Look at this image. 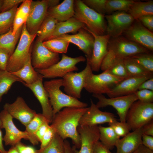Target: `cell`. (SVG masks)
Here are the masks:
<instances>
[{
    "label": "cell",
    "mask_w": 153,
    "mask_h": 153,
    "mask_svg": "<svg viewBox=\"0 0 153 153\" xmlns=\"http://www.w3.org/2000/svg\"><path fill=\"white\" fill-rule=\"evenodd\" d=\"M88 108H64L55 115L50 125L63 140L70 138L77 149L80 148L81 146L77 128L81 117Z\"/></svg>",
    "instance_id": "cell-1"
},
{
    "label": "cell",
    "mask_w": 153,
    "mask_h": 153,
    "mask_svg": "<svg viewBox=\"0 0 153 153\" xmlns=\"http://www.w3.org/2000/svg\"><path fill=\"white\" fill-rule=\"evenodd\" d=\"M52 106L53 117L62 108L67 107L86 108L88 104L63 93L60 89L63 86L62 78L53 79L44 82Z\"/></svg>",
    "instance_id": "cell-2"
},
{
    "label": "cell",
    "mask_w": 153,
    "mask_h": 153,
    "mask_svg": "<svg viewBox=\"0 0 153 153\" xmlns=\"http://www.w3.org/2000/svg\"><path fill=\"white\" fill-rule=\"evenodd\" d=\"M73 17L94 34L99 35L105 34L106 27L105 15L90 8L82 0H74Z\"/></svg>",
    "instance_id": "cell-3"
},
{
    "label": "cell",
    "mask_w": 153,
    "mask_h": 153,
    "mask_svg": "<svg viewBox=\"0 0 153 153\" xmlns=\"http://www.w3.org/2000/svg\"><path fill=\"white\" fill-rule=\"evenodd\" d=\"M37 36V34L31 35L29 33L25 23L17 46L8 61L6 70L14 72L24 65L31 55V46Z\"/></svg>",
    "instance_id": "cell-4"
},
{
    "label": "cell",
    "mask_w": 153,
    "mask_h": 153,
    "mask_svg": "<svg viewBox=\"0 0 153 153\" xmlns=\"http://www.w3.org/2000/svg\"><path fill=\"white\" fill-rule=\"evenodd\" d=\"M153 119V103L137 100L131 105L126 117V122L132 131L148 124Z\"/></svg>",
    "instance_id": "cell-5"
},
{
    "label": "cell",
    "mask_w": 153,
    "mask_h": 153,
    "mask_svg": "<svg viewBox=\"0 0 153 153\" xmlns=\"http://www.w3.org/2000/svg\"><path fill=\"white\" fill-rule=\"evenodd\" d=\"M124 79L114 76L107 71L97 75L94 74L92 71L86 78L84 88L92 94H107Z\"/></svg>",
    "instance_id": "cell-6"
},
{
    "label": "cell",
    "mask_w": 153,
    "mask_h": 153,
    "mask_svg": "<svg viewBox=\"0 0 153 153\" xmlns=\"http://www.w3.org/2000/svg\"><path fill=\"white\" fill-rule=\"evenodd\" d=\"M107 50L111 52L117 58L122 59L139 53L150 52L141 46L121 36L110 38Z\"/></svg>",
    "instance_id": "cell-7"
},
{
    "label": "cell",
    "mask_w": 153,
    "mask_h": 153,
    "mask_svg": "<svg viewBox=\"0 0 153 153\" xmlns=\"http://www.w3.org/2000/svg\"><path fill=\"white\" fill-rule=\"evenodd\" d=\"M86 60V58L82 56L73 58L62 54L61 60L49 67L44 69L35 70L43 78H62L68 73L78 70L76 65Z\"/></svg>",
    "instance_id": "cell-8"
},
{
    "label": "cell",
    "mask_w": 153,
    "mask_h": 153,
    "mask_svg": "<svg viewBox=\"0 0 153 153\" xmlns=\"http://www.w3.org/2000/svg\"><path fill=\"white\" fill-rule=\"evenodd\" d=\"M92 96L98 101L96 104L99 109L107 106H111L116 110L120 121L126 122V117L128 111L131 105L138 99L135 94L112 98H106L102 94H93Z\"/></svg>",
    "instance_id": "cell-9"
},
{
    "label": "cell",
    "mask_w": 153,
    "mask_h": 153,
    "mask_svg": "<svg viewBox=\"0 0 153 153\" xmlns=\"http://www.w3.org/2000/svg\"><path fill=\"white\" fill-rule=\"evenodd\" d=\"M86 66L82 71L78 73L74 71L68 73L62 78V86L66 94L77 99L81 97L86 78L92 71L88 60H86Z\"/></svg>",
    "instance_id": "cell-10"
},
{
    "label": "cell",
    "mask_w": 153,
    "mask_h": 153,
    "mask_svg": "<svg viewBox=\"0 0 153 153\" xmlns=\"http://www.w3.org/2000/svg\"><path fill=\"white\" fill-rule=\"evenodd\" d=\"M32 65L35 70L47 69L60 61L59 54L46 47L43 41L37 39L31 52Z\"/></svg>",
    "instance_id": "cell-11"
},
{
    "label": "cell",
    "mask_w": 153,
    "mask_h": 153,
    "mask_svg": "<svg viewBox=\"0 0 153 153\" xmlns=\"http://www.w3.org/2000/svg\"><path fill=\"white\" fill-rule=\"evenodd\" d=\"M107 21L106 32L110 37L121 36L130 26L135 19L128 13L117 11L106 15Z\"/></svg>",
    "instance_id": "cell-12"
},
{
    "label": "cell",
    "mask_w": 153,
    "mask_h": 153,
    "mask_svg": "<svg viewBox=\"0 0 153 153\" xmlns=\"http://www.w3.org/2000/svg\"><path fill=\"white\" fill-rule=\"evenodd\" d=\"M126 38L141 46L150 51L153 50V33L138 20H135L124 33Z\"/></svg>",
    "instance_id": "cell-13"
},
{
    "label": "cell",
    "mask_w": 153,
    "mask_h": 153,
    "mask_svg": "<svg viewBox=\"0 0 153 153\" xmlns=\"http://www.w3.org/2000/svg\"><path fill=\"white\" fill-rule=\"evenodd\" d=\"M13 118L4 109L0 112V119L2 124L3 128L5 130L3 141L6 146H14L20 142L22 139H28L27 132L19 130L14 124Z\"/></svg>",
    "instance_id": "cell-14"
},
{
    "label": "cell",
    "mask_w": 153,
    "mask_h": 153,
    "mask_svg": "<svg viewBox=\"0 0 153 153\" xmlns=\"http://www.w3.org/2000/svg\"><path fill=\"white\" fill-rule=\"evenodd\" d=\"M91 105L81 117L79 125L92 126L117 121L113 113L101 110L91 99Z\"/></svg>",
    "instance_id": "cell-15"
},
{
    "label": "cell",
    "mask_w": 153,
    "mask_h": 153,
    "mask_svg": "<svg viewBox=\"0 0 153 153\" xmlns=\"http://www.w3.org/2000/svg\"><path fill=\"white\" fill-rule=\"evenodd\" d=\"M48 8V0L32 1L26 22L27 29L30 34H37L46 16Z\"/></svg>",
    "instance_id": "cell-16"
},
{
    "label": "cell",
    "mask_w": 153,
    "mask_h": 153,
    "mask_svg": "<svg viewBox=\"0 0 153 153\" xmlns=\"http://www.w3.org/2000/svg\"><path fill=\"white\" fill-rule=\"evenodd\" d=\"M85 29L92 35L94 38L92 56L89 59H86L88 60L92 71L98 72L100 69L103 60L107 53V46L110 37L107 34L97 35L86 27Z\"/></svg>",
    "instance_id": "cell-17"
},
{
    "label": "cell",
    "mask_w": 153,
    "mask_h": 153,
    "mask_svg": "<svg viewBox=\"0 0 153 153\" xmlns=\"http://www.w3.org/2000/svg\"><path fill=\"white\" fill-rule=\"evenodd\" d=\"M85 28L80 29L76 34H64L55 39L66 41L75 45L85 54L86 58L89 59L92 52L94 38Z\"/></svg>",
    "instance_id": "cell-18"
},
{
    "label": "cell",
    "mask_w": 153,
    "mask_h": 153,
    "mask_svg": "<svg viewBox=\"0 0 153 153\" xmlns=\"http://www.w3.org/2000/svg\"><path fill=\"white\" fill-rule=\"evenodd\" d=\"M6 110L12 116L18 120L26 126L37 114L36 112L31 109L21 97H17L13 103H6L3 106Z\"/></svg>",
    "instance_id": "cell-19"
},
{
    "label": "cell",
    "mask_w": 153,
    "mask_h": 153,
    "mask_svg": "<svg viewBox=\"0 0 153 153\" xmlns=\"http://www.w3.org/2000/svg\"><path fill=\"white\" fill-rule=\"evenodd\" d=\"M42 77L35 82L30 84L22 83L33 92L42 107V114L47 122L51 123L53 118V109L48 94L45 88L43 83Z\"/></svg>",
    "instance_id": "cell-20"
},
{
    "label": "cell",
    "mask_w": 153,
    "mask_h": 153,
    "mask_svg": "<svg viewBox=\"0 0 153 153\" xmlns=\"http://www.w3.org/2000/svg\"><path fill=\"white\" fill-rule=\"evenodd\" d=\"M77 130L81 141L80 149L78 150L72 147L75 153H94V147L95 143L99 141V133L98 126H81L79 125Z\"/></svg>",
    "instance_id": "cell-21"
},
{
    "label": "cell",
    "mask_w": 153,
    "mask_h": 153,
    "mask_svg": "<svg viewBox=\"0 0 153 153\" xmlns=\"http://www.w3.org/2000/svg\"><path fill=\"white\" fill-rule=\"evenodd\" d=\"M153 75L143 76H129L124 79L110 90L107 94L109 98L134 94L141 84Z\"/></svg>",
    "instance_id": "cell-22"
},
{
    "label": "cell",
    "mask_w": 153,
    "mask_h": 153,
    "mask_svg": "<svg viewBox=\"0 0 153 153\" xmlns=\"http://www.w3.org/2000/svg\"><path fill=\"white\" fill-rule=\"evenodd\" d=\"M144 126L130 132L120 139L115 146L116 153H132L142 144V136L145 131Z\"/></svg>",
    "instance_id": "cell-23"
},
{
    "label": "cell",
    "mask_w": 153,
    "mask_h": 153,
    "mask_svg": "<svg viewBox=\"0 0 153 153\" xmlns=\"http://www.w3.org/2000/svg\"><path fill=\"white\" fill-rule=\"evenodd\" d=\"M74 14V0H64L57 5L48 8L46 15L59 22L65 21L73 17Z\"/></svg>",
    "instance_id": "cell-24"
},
{
    "label": "cell",
    "mask_w": 153,
    "mask_h": 153,
    "mask_svg": "<svg viewBox=\"0 0 153 153\" xmlns=\"http://www.w3.org/2000/svg\"><path fill=\"white\" fill-rule=\"evenodd\" d=\"M86 27L84 24L73 17L65 21L58 22L54 31L46 41L69 33L76 34L80 29Z\"/></svg>",
    "instance_id": "cell-25"
},
{
    "label": "cell",
    "mask_w": 153,
    "mask_h": 153,
    "mask_svg": "<svg viewBox=\"0 0 153 153\" xmlns=\"http://www.w3.org/2000/svg\"><path fill=\"white\" fill-rule=\"evenodd\" d=\"M11 72L27 84H33L42 77L33 67L31 63V55L21 68L15 72Z\"/></svg>",
    "instance_id": "cell-26"
},
{
    "label": "cell",
    "mask_w": 153,
    "mask_h": 153,
    "mask_svg": "<svg viewBox=\"0 0 153 153\" xmlns=\"http://www.w3.org/2000/svg\"><path fill=\"white\" fill-rule=\"evenodd\" d=\"M128 12L135 20L145 16L153 15V1H134Z\"/></svg>",
    "instance_id": "cell-27"
},
{
    "label": "cell",
    "mask_w": 153,
    "mask_h": 153,
    "mask_svg": "<svg viewBox=\"0 0 153 153\" xmlns=\"http://www.w3.org/2000/svg\"><path fill=\"white\" fill-rule=\"evenodd\" d=\"M23 26L15 35L12 34V28L6 33L0 35V48L7 51L10 56L14 52L16 44L20 38Z\"/></svg>",
    "instance_id": "cell-28"
},
{
    "label": "cell",
    "mask_w": 153,
    "mask_h": 153,
    "mask_svg": "<svg viewBox=\"0 0 153 153\" xmlns=\"http://www.w3.org/2000/svg\"><path fill=\"white\" fill-rule=\"evenodd\" d=\"M99 133V140L109 149L115 146L120 137L115 133L110 126L104 127L98 126Z\"/></svg>",
    "instance_id": "cell-29"
},
{
    "label": "cell",
    "mask_w": 153,
    "mask_h": 153,
    "mask_svg": "<svg viewBox=\"0 0 153 153\" xmlns=\"http://www.w3.org/2000/svg\"><path fill=\"white\" fill-rule=\"evenodd\" d=\"M16 82H24L11 72L6 70L0 69V102L3 95L8 92L12 85Z\"/></svg>",
    "instance_id": "cell-30"
},
{
    "label": "cell",
    "mask_w": 153,
    "mask_h": 153,
    "mask_svg": "<svg viewBox=\"0 0 153 153\" xmlns=\"http://www.w3.org/2000/svg\"><path fill=\"white\" fill-rule=\"evenodd\" d=\"M45 121L47 120L42 113H37L34 118L25 126V131L27 134V140L34 145H38L39 142L35 136V133L40 126Z\"/></svg>",
    "instance_id": "cell-31"
},
{
    "label": "cell",
    "mask_w": 153,
    "mask_h": 153,
    "mask_svg": "<svg viewBox=\"0 0 153 153\" xmlns=\"http://www.w3.org/2000/svg\"><path fill=\"white\" fill-rule=\"evenodd\" d=\"M58 21L52 17L46 15L37 33V38L43 42L52 33Z\"/></svg>",
    "instance_id": "cell-32"
},
{
    "label": "cell",
    "mask_w": 153,
    "mask_h": 153,
    "mask_svg": "<svg viewBox=\"0 0 153 153\" xmlns=\"http://www.w3.org/2000/svg\"><path fill=\"white\" fill-rule=\"evenodd\" d=\"M18 5L8 11L0 13V35L12 28L14 19Z\"/></svg>",
    "instance_id": "cell-33"
},
{
    "label": "cell",
    "mask_w": 153,
    "mask_h": 153,
    "mask_svg": "<svg viewBox=\"0 0 153 153\" xmlns=\"http://www.w3.org/2000/svg\"><path fill=\"white\" fill-rule=\"evenodd\" d=\"M135 1L132 0H107L106 13L110 14L117 11H128Z\"/></svg>",
    "instance_id": "cell-34"
},
{
    "label": "cell",
    "mask_w": 153,
    "mask_h": 153,
    "mask_svg": "<svg viewBox=\"0 0 153 153\" xmlns=\"http://www.w3.org/2000/svg\"><path fill=\"white\" fill-rule=\"evenodd\" d=\"M64 140L56 133L49 144L41 150H37L36 153H65Z\"/></svg>",
    "instance_id": "cell-35"
},
{
    "label": "cell",
    "mask_w": 153,
    "mask_h": 153,
    "mask_svg": "<svg viewBox=\"0 0 153 153\" xmlns=\"http://www.w3.org/2000/svg\"><path fill=\"white\" fill-rule=\"evenodd\" d=\"M124 61L127 71L131 76H143L153 75V73L146 70L130 58L124 59Z\"/></svg>",
    "instance_id": "cell-36"
},
{
    "label": "cell",
    "mask_w": 153,
    "mask_h": 153,
    "mask_svg": "<svg viewBox=\"0 0 153 153\" xmlns=\"http://www.w3.org/2000/svg\"><path fill=\"white\" fill-rule=\"evenodd\" d=\"M129 58L146 70L153 73V55L150 52L139 53Z\"/></svg>",
    "instance_id": "cell-37"
},
{
    "label": "cell",
    "mask_w": 153,
    "mask_h": 153,
    "mask_svg": "<svg viewBox=\"0 0 153 153\" xmlns=\"http://www.w3.org/2000/svg\"><path fill=\"white\" fill-rule=\"evenodd\" d=\"M69 43L66 41L56 39L43 42L44 45L51 51L62 54L67 52Z\"/></svg>",
    "instance_id": "cell-38"
},
{
    "label": "cell",
    "mask_w": 153,
    "mask_h": 153,
    "mask_svg": "<svg viewBox=\"0 0 153 153\" xmlns=\"http://www.w3.org/2000/svg\"><path fill=\"white\" fill-rule=\"evenodd\" d=\"M106 71L110 74L117 77L125 78L130 76L126 69L124 59H117Z\"/></svg>",
    "instance_id": "cell-39"
},
{
    "label": "cell",
    "mask_w": 153,
    "mask_h": 153,
    "mask_svg": "<svg viewBox=\"0 0 153 153\" xmlns=\"http://www.w3.org/2000/svg\"><path fill=\"white\" fill-rule=\"evenodd\" d=\"M114 131L119 137H123L130 132L131 128L126 122H118L117 121L109 123Z\"/></svg>",
    "instance_id": "cell-40"
},
{
    "label": "cell",
    "mask_w": 153,
    "mask_h": 153,
    "mask_svg": "<svg viewBox=\"0 0 153 153\" xmlns=\"http://www.w3.org/2000/svg\"><path fill=\"white\" fill-rule=\"evenodd\" d=\"M107 0H82L89 7L97 12L104 15L106 13L105 6Z\"/></svg>",
    "instance_id": "cell-41"
},
{
    "label": "cell",
    "mask_w": 153,
    "mask_h": 153,
    "mask_svg": "<svg viewBox=\"0 0 153 153\" xmlns=\"http://www.w3.org/2000/svg\"><path fill=\"white\" fill-rule=\"evenodd\" d=\"M135 94L138 100L145 103L153 102V91L145 89L138 90Z\"/></svg>",
    "instance_id": "cell-42"
},
{
    "label": "cell",
    "mask_w": 153,
    "mask_h": 153,
    "mask_svg": "<svg viewBox=\"0 0 153 153\" xmlns=\"http://www.w3.org/2000/svg\"><path fill=\"white\" fill-rule=\"evenodd\" d=\"M32 1L31 0H24L19 7L17 8L15 14L27 18Z\"/></svg>",
    "instance_id": "cell-43"
},
{
    "label": "cell",
    "mask_w": 153,
    "mask_h": 153,
    "mask_svg": "<svg viewBox=\"0 0 153 153\" xmlns=\"http://www.w3.org/2000/svg\"><path fill=\"white\" fill-rule=\"evenodd\" d=\"M118 59L111 52L108 50L101 63L100 69L103 71L107 70Z\"/></svg>",
    "instance_id": "cell-44"
},
{
    "label": "cell",
    "mask_w": 153,
    "mask_h": 153,
    "mask_svg": "<svg viewBox=\"0 0 153 153\" xmlns=\"http://www.w3.org/2000/svg\"><path fill=\"white\" fill-rule=\"evenodd\" d=\"M56 133L54 129L50 125L41 142L40 150H41L48 145L53 139Z\"/></svg>",
    "instance_id": "cell-45"
},
{
    "label": "cell",
    "mask_w": 153,
    "mask_h": 153,
    "mask_svg": "<svg viewBox=\"0 0 153 153\" xmlns=\"http://www.w3.org/2000/svg\"><path fill=\"white\" fill-rule=\"evenodd\" d=\"M24 0H3L0 8V13L3 12L12 8Z\"/></svg>",
    "instance_id": "cell-46"
},
{
    "label": "cell",
    "mask_w": 153,
    "mask_h": 153,
    "mask_svg": "<svg viewBox=\"0 0 153 153\" xmlns=\"http://www.w3.org/2000/svg\"><path fill=\"white\" fill-rule=\"evenodd\" d=\"M27 18L15 15L12 27V32L15 35L18 30L26 22Z\"/></svg>",
    "instance_id": "cell-47"
},
{
    "label": "cell",
    "mask_w": 153,
    "mask_h": 153,
    "mask_svg": "<svg viewBox=\"0 0 153 153\" xmlns=\"http://www.w3.org/2000/svg\"><path fill=\"white\" fill-rule=\"evenodd\" d=\"M10 56L7 51L0 48V69L6 70L8 62Z\"/></svg>",
    "instance_id": "cell-48"
},
{
    "label": "cell",
    "mask_w": 153,
    "mask_h": 153,
    "mask_svg": "<svg viewBox=\"0 0 153 153\" xmlns=\"http://www.w3.org/2000/svg\"><path fill=\"white\" fill-rule=\"evenodd\" d=\"M138 20L145 27L151 31L153 30V15H148L140 18Z\"/></svg>",
    "instance_id": "cell-49"
},
{
    "label": "cell",
    "mask_w": 153,
    "mask_h": 153,
    "mask_svg": "<svg viewBox=\"0 0 153 153\" xmlns=\"http://www.w3.org/2000/svg\"><path fill=\"white\" fill-rule=\"evenodd\" d=\"M19 153H36L37 150L32 146H27L21 142L17 143L15 145Z\"/></svg>",
    "instance_id": "cell-50"
},
{
    "label": "cell",
    "mask_w": 153,
    "mask_h": 153,
    "mask_svg": "<svg viewBox=\"0 0 153 153\" xmlns=\"http://www.w3.org/2000/svg\"><path fill=\"white\" fill-rule=\"evenodd\" d=\"M47 121L44 122L40 126L35 133V136L38 141L41 142L44 134L50 126Z\"/></svg>",
    "instance_id": "cell-51"
},
{
    "label": "cell",
    "mask_w": 153,
    "mask_h": 153,
    "mask_svg": "<svg viewBox=\"0 0 153 153\" xmlns=\"http://www.w3.org/2000/svg\"><path fill=\"white\" fill-rule=\"evenodd\" d=\"M94 153H114L102 144L100 141L97 142L94 147Z\"/></svg>",
    "instance_id": "cell-52"
},
{
    "label": "cell",
    "mask_w": 153,
    "mask_h": 153,
    "mask_svg": "<svg viewBox=\"0 0 153 153\" xmlns=\"http://www.w3.org/2000/svg\"><path fill=\"white\" fill-rule=\"evenodd\" d=\"M142 144L153 151V136L143 133L142 136Z\"/></svg>",
    "instance_id": "cell-53"
},
{
    "label": "cell",
    "mask_w": 153,
    "mask_h": 153,
    "mask_svg": "<svg viewBox=\"0 0 153 153\" xmlns=\"http://www.w3.org/2000/svg\"><path fill=\"white\" fill-rule=\"evenodd\" d=\"M143 89L153 91V77L146 80L141 84L138 90Z\"/></svg>",
    "instance_id": "cell-54"
},
{
    "label": "cell",
    "mask_w": 153,
    "mask_h": 153,
    "mask_svg": "<svg viewBox=\"0 0 153 153\" xmlns=\"http://www.w3.org/2000/svg\"><path fill=\"white\" fill-rule=\"evenodd\" d=\"M145 131L144 134L153 136V120L144 126Z\"/></svg>",
    "instance_id": "cell-55"
},
{
    "label": "cell",
    "mask_w": 153,
    "mask_h": 153,
    "mask_svg": "<svg viewBox=\"0 0 153 153\" xmlns=\"http://www.w3.org/2000/svg\"><path fill=\"white\" fill-rule=\"evenodd\" d=\"M132 153H153V151L141 144Z\"/></svg>",
    "instance_id": "cell-56"
},
{
    "label": "cell",
    "mask_w": 153,
    "mask_h": 153,
    "mask_svg": "<svg viewBox=\"0 0 153 153\" xmlns=\"http://www.w3.org/2000/svg\"><path fill=\"white\" fill-rule=\"evenodd\" d=\"M65 153H75L69 141L65 139L64 140Z\"/></svg>",
    "instance_id": "cell-57"
},
{
    "label": "cell",
    "mask_w": 153,
    "mask_h": 153,
    "mask_svg": "<svg viewBox=\"0 0 153 153\" xmlns=\"http://www.w3.org/2000/svg\"><path fill=\"white\" fill-rule=\"evenodd\" d=\"M3 137L1 129H0V153H6L7 151L5 149L3 144Z\"/></svg>",
    "instance_id": "cell-58"
},
{
    "label": "cell",
    "mask_w": 153,
    "mask_h": 153,
    "mask_svg": "<svg viewBox=\"0 0 153 153\" xmlns=\"http://www.w3.org/2000/svg\"><path fill=\"white\" fill-rule=\"evenodd\" d=\"M48 8L53 7L59 4V0H48Z\"/></svg>",
    "instance_id": "cell-59"
},
{
    "label": "cell",
    "mask_w": 153,
    "mask_h": 153,
    "mask_svg": "<svg viewBox=\"0 0 153 153\" xmlns=\"http://www.w3.org/2000/svg\"><path fill=\"white\" fill-rule=\"evenodd\" d=\"M6 153H19L15 146H11Z\"/></svg>",
    "instance_id": "cell-60"
},
{
    "label": "cell",
    "mask_w": 153,
    "mask_h": 153,
    "mask_svg": "<svg viewBox=\"0 0 153 153\" xmlns=\"http://www.w3.org/2000/svg\"><path fill=\"white\" fill-rule=\"evenodd\" d=\"M3 128V126L2 122L0 119V129H1Z\"/></svg>",
    "instance_id": "cell-61"
},
{
    "label": "cell",
    "mask_w": 153,
    "mask_h": 153,
    "mask_svg": "<svg viewBox=\"0 0 153 153\" xmlns=\"http://www.w3.org/2000/svg\"><path fill=\"white\" fill-rule=\"evenodd\" d=\"M2 1H3V0H0V8L2 5Z\"/></svg>",
    "instance_id": "cell-62"
}]
</instances>
